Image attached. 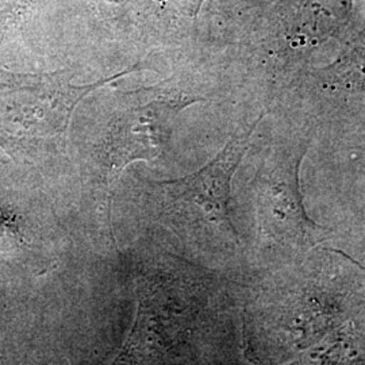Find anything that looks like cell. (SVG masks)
Segmentation results:
<instances>
[{
    "mask_svg": "<svg viewBox=\"0 0 365 365\" xmlns=\"http://www.w3.org/2000/svg\"><path fill=\"white\" fill-rule=\"evenodd\" d=\"M360 149H363V150H364V152H365V146H364V148H360Z\"/></svg>",
    "mask_w": 365,
    "mask_h": 365,
    "instance_id": "cell-6",
    "label": "cell"
},
{
    "mask_svg": "<svg viewBox=\"0 0 365 365\" xmlns=\"http://www.w3.org/2000/svg\"><path fill=\"white\" fill-rule=\"evenodd\" d=\"M156 90L126 95L125 105L117 111L103 140V161L101 164L108 182L134 161L156 158L168 140V125L182 106L176 99L161 96Z\"/></svg>",
    "mask_w": 365,
    "mask_h": 365,
    "instance_id": "cell-3",
    "label": "cell"
},
{
    "mask_svg": "<svg viewBox=\"0 0 365 365\" xmlns=\"http://www.w3.org/2000/svg\"><path fill=\"white\" fill-rule=\"evenodd\" d=\"M259 120L240 128L203 168L180 179L149 182V190L168 221L191 229H214L238 240L230 218V184Z\"/></svg>",
    "mask_w": 365,
    "mask_h": 365,
    "instance_id": "cell-2",
    "label": "cell"
},
{
    "mask_svg": "<svg viewBox=\"0 0 365 365\" xmlns=\"http://www.w3.org/2000/svg\"><path fill=\"white\" fill-rule=\"evenodd\" d=\"M306 149L279 155L257 185L261 230L289 248H312L327 238L325 227L309 218L300 194L299 170Z\"/></svg>",
    "mask_w": 365,
    "mask_h": 365,
    "instance_id": "cell-4",
    "label": "cell"
},
{
    "mask_svg": "<svg viewBox=\"0 0 365 365\" xmlns=\"http://www.w3.org/2000/svg\"><path fill=\"white\" fill-rule=\"evenodd\" d=\"M130 72L87 86H76L69 71L24 78L4 75L0 83V134L39 152L60 150L78 103Z\"/></svg>",
    "mask_w": 365,
    "mask_h": 365,
    "instance_id": "cell-1",
    "label": "cell"
},
{
    "mask_svg": "<svg viewBox=\"0 0 365 365\" xmlns=\"http://www.w3.org/2000/svg\"><path fill=\"white\" fill-rule=\"evenodd\" d=\"M130 333L110 365H157L179 344L182 324L156 289L138 287Z\"/></svg>",
    "mask_w": 365,
    "mask_h": 365,
    "instance_id": "cell-5",
    "label": "cell"
}]
</instances>
